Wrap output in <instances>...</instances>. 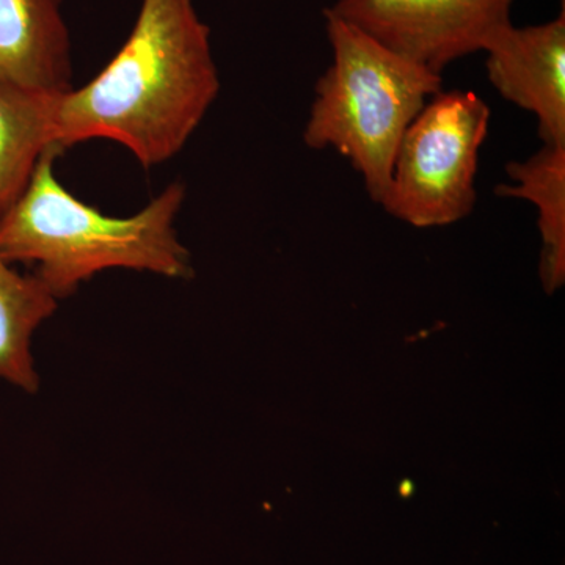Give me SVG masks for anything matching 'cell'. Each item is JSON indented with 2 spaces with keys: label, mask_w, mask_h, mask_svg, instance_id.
I'll return each mask as SVG.
<instances>
[{
  "label": "cell",
  "mask_w": 565,
  "mask_h": 565,
  "mask_svg": "<svg viewBox=\"0 0 565 565\" xmlns=\"http://www.w3.org/2000/svg\"><path fill=\"white\" fill-rule=\"evenodd\" d=\"M221 92L211 31L193 0H141L132 31L90 82L52 96L57 150L117 141L141 166L185 147Z\"/></svg>",
  "instance_id": "cell-1"
},
{
  "label": "cell",
  "mask_w": 565,
  "mask_h": 565,
  "mask_svg": "<svg viewBox=\"0 0 565 565\" xmlns=\"http://www.w3.org/2000/svg\"><path fill=\"white\" fill-rule=\"evenodd\" d=\"M58 150L41 158L28 188L0 217V256L35 266L36 277L58 300L103 270L129 269L161 277L191 278V253L174 221L185 185H167L143 210L128 217L104 214L58 181Z\"/></svg>",
  "instance_id": "cell-2"
},
{
  "label": "cell",
  "mask_w": 565,
  "mask_h": 565,
  "mask_svg": "<svg viewBox=\"0 0 565 565\" xmlns=\"http://www.w3.org/2000/svg\"><path fill=\"white\" fill-rule=\"evenodd\" d=\"M323 20L332 63L316 84L303 141L348 158L381 203L405 131L444 79L327 11Z\"/></svg>",
  "instance_id": "cell-3"
},
{
  "label": "cell",
  "mask_w": 565,
  "mask_h": 565,
  "mask_svg": "<svg viewBox=\"0 0 565 565\" xmlns=\"http://www.w3.org/2000/svg\"><path fill=\"white\" fill-rule=\"evenodd\" d=\"M490 107L473 92L437 93L405 131L381 204L416 226L451 225L475 210Z\"/></svg>",
  "instance_id": "cell-4"
},
{
  "label": "cell",
  "mask_w": 565,
  "mask_h": 565,
  "mask_svg": "<svg viewBox=\"0 0 565 565\" xmlns=\"http://www.w3.org/2000/svg\"><path fill=\"white\" fill-rule=\"evenodd\" d=\"M514 0H337L327 13L434 73L476 52L512 24Z\"/></svg>",
  "instance_id": "cell-5"
},
{
  "label": "cell",
  "mask_w": 565,
  "mask_h": 565,
  "mask_svg": "<svg viewBox=\"0 0 565 565\" xmlns=\"http://www.w3.org/2000/svg\"><path fill=\"white\" fill-rule=\"evenodd\" d=\"M490 84L537 118L546 145H565V10L542 24L503 29L484 51Z\"/></svg>",
  "instance_id": "cell-6"
},
{
  "label": "cell",
  "mask_w": 565,
  "mask_h": 565,
  "mask_svg": "<svg viewBox=\"0 0 565 565\" xmlns=\"http://www.w3.org/2000/svg\"><path fill=\"white\" fill-rule=\"evenodd\" d=\"M71 77L62 0H0V81L58 95L73 87Z\"/></svg>",
  "instance_id": "cell-7"
},
{
  "label": "cell",
  "mask_w": 565,
  "mask_h": 565,
  "mask_svg": "<svg viewBox=\"0 0 565 565\" xmlns=\"http://www.w3.org/2000/svg\"><path fill=\"white\" fill-rule=\"evenodd\" d=\"M52 96L0 81V217L25 191L41 158L57 150Z\"/></svg>",
  "instance_id": "cell-8"
},
{
  "label": "cell",
  "mask_w": 565,
  "mask_h": 565,
  "mask_svg": "<svg viewBox=\"0 0 565 565\" xmlns=\"http://www.w3.org/2000/svg\"><path fill=\"white\" fill-rule=\"evenodd\" d=\"M58 307V299L35 274H21L0 256V381L36 393L40 375L33 334Z\"/></svg>",
  "instance_id": "cell-9"
},
{
  "label": "cell",
  "mask_w": 565,
  "mask_h": 565,
  "mask_svg": "<svg viewBox=\"0 0 565 565\" xmlns=\"http://www.w3.org/2000/svg\"><path fill=\"white\" fill-rule=\"evenodd\" d=\"M512 184H500L494 193L533 203L545 244V274L555 286L564 274L565 244V145H546L525 161L505 166Z\"/></svg>",
  "instance_id": "cell-10"
}]
</instances>
